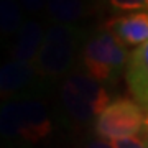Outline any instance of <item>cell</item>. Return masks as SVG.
Wrapping results in <instances>:
<instances>
[{
    "mask_svg": "<svg viewBox=\"0 0 148 148\" xmlns=\"http://www.w3.org/2000/svg\"><path fill=\"white\" fill-rule=\"evenodd\" d=\"M49 109L38 97L0 104V138L12 145H38L53 133Z\"/></svg>",
    "mask_w": 148,
    "mask_h": 148,
    "instance_id": "1",
    "label": "cell"
},
{
    "mask_svg": "<svg viewBox=\"0 0 148 148\" xmlns=\"http://www.w3.org/2000/svg\"><path fill=\"white\" fill-rule=\"evenodd\" d=\"M112 102L106 86L92 79L84 69H74L59 87V107L69 125L87 127Z\"/></svg>",
    "mask_w": 148,
    "mask_h": 148,
    "instance_id": "2",
    "label": "cell"
},
{
    "mask_svg": "<svg viewBox=\"0 0 148 148\" xmlns=\"http://www.w3.org/2000/svg\"><path fill=\"white\" fill-rule=\"evenodd\" d=\"M86 40V32L76 25L54 23L48 27L43 45L33 61L36 73L48 82L69 76L74 71Z\"/></svg>",
    "mask_w": 148,
    "mask_h": 148,
    "instance_id": "3",
    "label": "cell"
},
{
    "mask_svg": "<svg viewBox=\"0 0 148 148\" xmlns=\"http://www.w3.org/2000/svg\"><path fill=\"white\" fill-rule=\"evenodd\" d=\"M127 46L106 28H99L86 40L81 51L82 69L101 84H114L128 63Z\"/></svg>",
    "mask_w": 148,
    "mask_h": 148,
    "instance_id": "4",
    "label": "cell"
},
{
    "mask_svg": "<svg viewBox=\"0 0 148 148\" xmlns=\"http://www.w3.org/2000/svg\"><path fill=\"white\" fill-rule=\"evenodd\" d=\"M143 120L145 112L137 102L127 97H119L95 119L92 128L99 138L112 142L142 135Z\"/></svg>",
    "mask_w": 148,
    "mask_h": 148,
    "instance_id": "5",
    "label": "cell"
},
{
    "mask_svg": "<svg viewBox=\"0 0 148 148\" xmlns=\"http://www.w3.org/2000/svg\"><path fill=\"white\" fill-rule=\"evenodd\" d=\"M46 86L48 81L36 73L33 63L10 59L0 66V101L38 97Z\"/></svg>",
    "mask_w": 148,
    "mask_h": 148,
    "instance_id": "6",
    "label": "cell"
},
{
    "mask_svg": "<svg viewBox=\"0 0 148 148\" xmlns=\"http://www.w3.org/2000/svg\"><path fill=\"white\" fill-rule=\"evenodd\" d=\"M127 48H138L148 41V12L115 15L102 25Z\"/></svg>",
    "mask_w": 148,
    "mask_h": 148,
    "instance_id": "7",
    "label": "cell"
},
{
    "mask_svg": "<svg viewBox=\"0 0 148 148\" xmlns=\"http://www.w3.org/2000/svg\"><path fill=\"white\" fill-rule=\"evenodd\" d=\"M125 81L133 101L148 112V41L130 53Z\"/></svg>",
    "mask_w": 148,
    "mask_h": 148,
    "instance_id": "8",
    "label": "cell"
},
{
    "mask_svg": "<svg viewBox=\"0 0 148 148\" xmlns=\"http://www.w3.org/2000/svg\"><path fill=\"white\" fill-rule=\"evenodd\" d=\"M45 30L36 20H25L20 32L16 33V40L12 46L10 56L15 61L33 63L45 40Z\"/></svg>",
    "mask_w": 148,
    "mask_h": 148,
    "instance_id": "9",
    "label": "cell"
},
{
    "mask_svg": "<svg viewBox=\"0 0 148 148\" xmlns=\"http://www.w3.org/2000/svg\"><path fill=\"white\" fill-rule=\"evenodd\" d=\"M92 12L90 0H46L48 16L59 25H74Z\"/></svg>",
    "mask_w": 148,
    "mask_h": 148,
    "instance_id": "10",
    "label": "cell"
},
{
    "mask_svg": "<svg viewBox=\"0 0 148 148\" xmlns=\"http://www.w3.org/2000/svg\"><path fill=\"white\" fill-rule=\"evenodd\" d=\"M23 20V12L18 0H0V35L12 36L20 32Z\"/></svg>",
    "mask_w": 148,
    "mask_h": 148,
    "instance_id": "11",
    "label": "cell"
},
{
    "mask_svg": "<svg viewBox=\"0 0 148 148\" xmlns=\"http://www.w3.org/2000/svg\"><path fill=\"white\" fill-rule=\"evenodd\" d=\"M107 10L115 13H135V12H148V0H101Z\"/></svg>",
    "mask_w": 148,
    "mask_h": 148,
    "instance_id": "12",
    "label": "cell"
},
{
    "mask_svg": "<svg viewBox=\"0 0 148 148\" xmlns=\"http://www.w3.org/2000/svg\"><path fill=\"white\" fill-rule=\"evenodd\" d=\"M110 145L114 148H147L143 137H132V138H122V140H112Z\"/></svg>",
    "mask_w": 148,
    "mask_h": 148,
    "instance_id": "13",
    "label": "cell"
},
{
    "mask_svg": "<svg viewBox=\"0 0 148 148\" xmlns=\"http://www.w3.org/2000/svg\"><path fill=\"white\" fill-rule=\"evenodd\" d=\"M20 5L30 13H40L46 10V0H18Z\"/></svg>",
    "mask_w": 148,
    "mask_h": 148,
    "instance_id": "14",
    "label": "cell"
},
{
    "mask_svg": "<svg viewBox=\"0 0 148 148\" xmlns=\"http://www.w3.org/2000/svg\"><path fill=\"white\" fill-rule=\"evenodd\" d=\"M81 148H114L110 145V142H107V140H104V138H99L97 135H94V137H87L82 142V145H81Z\"/></svg>",
    "mask_w": 148,
    "mask_h": 148,
    "instance_id": "15",
    "label": "cell"
},
{
    "mask_svg": "<svg viewBox=\"0 0 148 148\" xmlns=\"http://www.w3.org/2000/svg\"><path fill=\"white\" fill-rule=\"evenodd\" d=\"M143 137H148V112H145V120H143Z\"/></svg>",
    "mask_w": 148,
    "mask_h": 148,
    "instance_id": "16",
    "label": "cell"
},
{
    "mask_svg": "<svg viewBox=\"0 0 148 148\" xmlns=\"http://www.w3.org/2000/svg\"><path fill=\"white\" fill-rule=\"evenodd\" d=\"M143 138H145V147L148 148V137H143Z\"/></svg>",
    "mask_w": 148,
    "mask_h": 148,
    "instance_id": "17",
    "label": "cell"
}]
</instances>
